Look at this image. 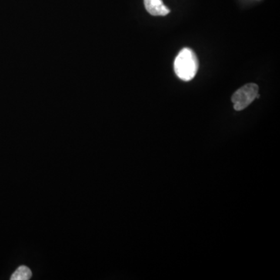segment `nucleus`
<instances>
[{
	"mask_svg": "<svg viewBox=\"0 0 280 280\" xmlns=\"http://www.w3.org/2000/svg\"><path fill=\"white\" fill-rule=\"evenodd\" d=\"M174 72L183 81H190L195 77L198 68L196 55L190 48H183L174 61Z\"/></svg>",
	"mask_w": 280,
	"mask_h": 280,
	"instance_id": "obj_1",
	"label": "nucleus"
},
{
	"mask_svg": "<svg viewBox=\"0 0 280 280\" xmlns=\"http://www.w3.org/2000/svg\"><path fill=\"white\" fill-rule=\"evenodd\" d=\"M258 86L255 84H248L243 86L233 94L232 101L236 111H242L254 101L259 98L258 94Z\"/></svg>",
	"mask_w": 280,
	"mask_h": 280,
	"instance_id": "obj_2",
	"label": "nucleus"
},
{
	"mask_svg": "<svg viewBox=\"0 0 280 280\" xmlns=\"http://www.w3.org/2000/svg\"><path fill=\"white\" fill-rule=\"evenodd\" d=\"M146 10L153 16H166L170 10L163 4L162 0H144Z\"/></svg>",
	"mask_w": 280,
	"mask_h": 280,
	"instance_id": "obj_3",
	"label": "nucleus"
},
{
	"mask_svg": "<svg viewBox=\"0 0 280 280\" xmlns=\"http://www.w3.org/2000/svg\"><path fill=\"white\" fill-rule=\"evenodd\" d=\"M32 276V272L28 267L21 265L11 275V280H28Z\"/></svg>",
	"mask_w": 280,
	"mask_h": 280,
	"instance_id": "obj_4",
	"label": "nucleus"
}]
</instances>
